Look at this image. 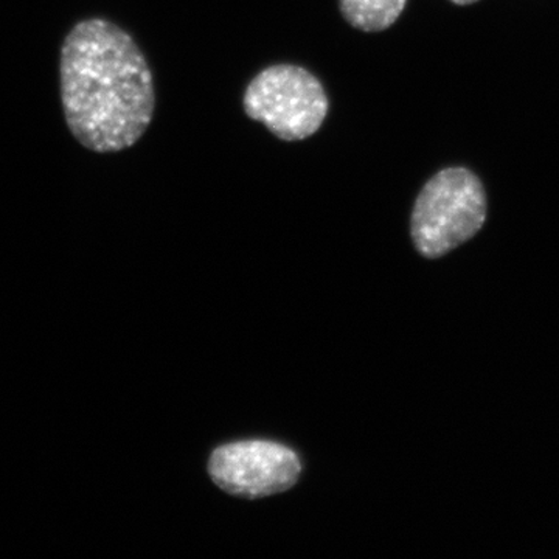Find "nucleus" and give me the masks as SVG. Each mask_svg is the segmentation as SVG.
Wrapping results in <instances>:
<instances>
[{
    "instance_id": "f257e3e1",
    "label": "nucleus",
    "mask_w": 559,
    "mask_h": 559,
    "mask_svg": "<svg viewBox=\"0 0 559 559\" xmlns=\"http://www.w3.org/2000/svg\"><path fill=\"white\" fill-rule=\"evenodd\" d=\"M60 91L70 134L92 153L131 148L148 131L156 90L134 38L105 17H87L61 44Z\"/></svg>"
},
{
    "instance_id": "f03ea898",
    "label": "nucleus",
    "mask_w": 559,
    "mask_h": 559,
    "mask_svg": "<svg viewBox=\"0 0 559 559\" xmlns=\"http://www.w3.org/2000/svg\"><path fill=\"white\" fill-rule=\"evenodd\" d=\"M487 219V194L480 179L462 167L444 168L419 191L411 218L415 248L439 259L471 240Z\"/></svg>"
},
{
    "instance_id": "7ed1b4c3",
    "label": "nucleus",
    "mask_w": 559,
    "mask_h": 559,
    "mask_svg": "<svg viewBox=\"0 0 559 559\" xmlns=\"http://www.w3.org/2000/svg\"><path fill=\"white\" fill-rule=\"evenodd\" d=\"M242 105L249 119L261 121L285 142L311 138L330 109L319 79L294 64L271 66L260 72L250 81Z\"/></svg>"
},
{
    "instance_id": "20e7f679",
    "label": "nucleus",
    "mask_w": 559,
    "mask_h": 559,
    "mask_svg": "<svg viewBox=\"0 0 559 559\" xmlns=\"http://www.w3.org/2000/svg\"><path fill=\"white\" fill-rule=\"evenodd\" d=\"M299 455L267 440L235 441L212 452L209 476L231 496L261 499L288 491L299 480Z\"/></svg>"
},
{
    "instance_id": "39448f33",
    "label": "nucleus",
    "mask_w": 559,
    "mask_h": 559,
    "mask_svg": "<svg viewBox=\"0 0 559 559\" xmlns=\"http://www.w3.org/2000/svg\"><path fill=\"white\" fill-rule=\"evenodd\" d=\"M407 0H340L345 21L360 32L377 33L392 27Z\"/></svg>"
},
{
    "instance_id": "423d86ee",
    "label": "nucleus",
    "mask_w": 559,
    "mask_h": 559,
    "mask_svg": "<svg viewBox=\"0 0 559 559\" xmlns=\"http://www.w3.org/2000/svg\"><path fill=\"white\" fill-rule=\"evenodd\" d=\"M455 5H471V3L477 2V0H451Z\"/></svg>"
}]
</instances>
